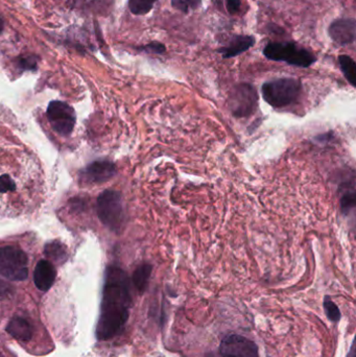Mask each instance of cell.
Instances as JSON below:
<instances>
[{
    "label": "cell",
    "mask_w": 356,
    "mask_h": 357,
    "mask_svg": "<svg viewBox=\"0 0 356 357\" xmlns=\"http://www.w3.org/2000/svg\"><path fill=\"white\" fill-rule=\"evenodd\" d=\"M302 84L300 79L282 77L263 84L261 88L263 100L273 108H286L295 104L300 98Z\"/></svg>",
    "instance_id": "cell-2"
},
{
    "label": "cell",
    "mask_w": 356,
    "mask_h": 357,
    "mask_svg": "<svg viewBox=\"0 0 356 357\" xmlns=\"http://www.w3.org/2000/svg\"><path fill=\"white\" fill-rule=\"evenodd\" d=\"M6 331L20 342H29L33 337V327L29 321L20 317H15L8 322Z\"/></svg>",
    "instance_id": "cell-13"
},
{
    "label": "cell",
    "mask_w": 356,
    "mask_h": 357,
    "mask_svg": "<svg viewBox=\"0 0 356 357\" xmlns=\"http://www.w3.org/2000/svg\"><path fill=\"white\" fill-rule=\"evenodd\" d=\"M157 0H129V8L134 15H146L152 10Z\"/></svg>",
    "instance_id": "cell-18"
},
{
    "label": "cell",
    "mask_w": 356,
    "mask_h": 357,
    "mask_svg": "<svg viewBox=\"0 0 356 357\" xmlns=\"http://www.w3.org/2000/svg\"><path fill=\"white\" fill-rule=\"evenodd\" d=\"M269 60L286 62L293 66L307 68L316 62L315 56L304 48L293 43H270L263 50Z\"/></svg>",
    "instance_id": "cell-4"
},
{
    "label": "cell",
    "mask_w": 356,
    "mask_h": 357,
    "mask_svg": "<svg viewBox=\"0 0 356 357\" xmlns=\"http://www.w3.org/2000/svg\"><path fill=\"white\" fill-rule=\"evenodd\" d=\"M3 31V20H2L1 16H0V33Z\"/></svg>",
    "instance_id": "cell-26"
},
{
    "label": "cell",
    "mask_w": 356,
    "mask_h": 357,
    "mask_svg": "<svg viewBox=\"0 0 356 357\" xmlns=\"http://www.w3.org/2000/svg\"><path fill=\"white\" fill-rule=\"evenodd\" d=\"M228 107L236 119H246L254 114L258 107V94L250 84L235 86L230 93Z\"/></svg>",
    "instance_id": "cell-6"
},
{
    "label": "cell",
    "mask_w": 356,
    "mask_h": 357,
    "mask_svg": "<svg viewBox=\"0 0 356 357\" xmlns=\"http://www.w3.org/2000/svg\"><path fill=\"white\" fill-rule=\"evenodd\" d=\"M116 167L109 161H98L90 165L84 171L83 180L89 184L107 182L116 175Z\"/></svg>",
    "instance_id": "cell-10"
},
{
    "label": "cell",
    "mask_w": 356,
    "mask_h": 357,
    "mask_svg": "<svg viewBox=\"0 0 356 357\" xmlns=\"http://www.w3.org/2000/svg\"><path fill=\"white\" fill-rule=\"evenodd\" d=\"M347 357H355V343H353L350 352H349L348 356Z\"/></svg>",
    "instance_id": "cell-25"
},
{
    "label": "cell",
    "mask_w": 356,
    "mask_h": 357,
    "mask_svg": "<svg viewBox=\"0 0 356 357\" xmlns=\"http://www.w3.org/2000/svg\"><path fill=\"white\" fill-rule=\"evenodd\" d=\"M219 350L223 357H259L256 344L242 335H228L222 342Z\"/></svg>",
    "instance_id": "cell-8"
},
{
    "label": "cell",
    "mask_w": 356,
    "mask_h": 357,
    "mask_svg": "<svg viewBox=\"0 0 356 357\" xmlns=\"http://www.w3.org/2000/svg\"><path fill=\"white\" fill-rule=\"evenodd\" d=\"M98 215L107 228L114 232L121 230L125 222V208L118 191L106 190L98 197Z\"/></svg>",
    "instance_id": "cell-3"
},
{
    "label": "cell",
    "mask_w": 356,
    "mask_h": 357,
    "mask_svg": "<svg viewBox=\"0 0 356 357\" xmlns=\"http://www.w3.org/2000/svg\"><path fill=\"white\" fill-rule=\"evenodd\" d=\"M45 255L48 258L56 260V261H63L66 259L67 253L64 245L59 241H52L48 243L45 247Z\"/></svg>",
    "instance_id": "cell-17"
},
{
    "label": "cell",
    "mask_w": 356,
    "mask_h": 357,
    "mask_svg": "<svg viewBox=\"0 0 356 357\" xmlns=\"http://www.w3.org/2000/svg\"><path fill=\"white\" fill-rule=\"evenodd\" d=\"M12 293V287L4 281L0 280V298L8 297Z\"/></svg>",
    "instance_id": "cell-24"
},
{
    "label": "cell",
    "mask_w": 356,
    "mask_h": 357,
    "mask_svg": "<svg viewBox=\"0 0 356 357\" xmlns=\"http://www.w3.org/2000/svg\"><path fill=\"white\" fill-rule=\"evenodd\" d=\"M339 62H340L341 69H342L347 81L350 83L351 86L355 87L356 79L355 61L353 60L351 56L342 54V56H340V58H339Z\"/></svg>",
    "instance_id": "cell-16"
},
{
    "label": "cell",
    "mask_w": 356,
    "mask_h": 357,
    "mask_svg": "<svg viewBox=\"0 0 356 357\" xmlns=\"http://www.w3.org/2000/svg\"><path fill=\"white\" fill-rule=\"evenodd\" d=\"M254 44L255 39L252 36H235L230 41L229 45L219 48V52L225 59L234 58V56L250 50Z\"/></svg>",
    "instance_id": "cell-12"
},
{
    "label": "cell",
    "mask_w": 356,
    "mask_h": 357,
    "mask_svg": "<svg viewBox=\"0 0 356 357\" xmlns=\"http://www.w3.org/2000/svg\"><path fill=\"white\" fill-rule=\"evenodd\" d=\"M141 50H144L146 52H152V54H160L165 52V46L163 44L159 43V42H152V43L144 46Z\"/></svg>",
    "instance_id": "cell-22"
},
{
    "label": "cell",
    "mask_w": 356,
    "mask_h": 357,
    "mask_svg": "<svg viewBox=\"0 0 356 357\" xmlns=\"http://www.w3.org/2000/svg\"><path fill=\"white\" fill-rule=\"evenodd\" d=\"M201 0H171V6L177 10L187 14L190 10L199 8Z\"/></svg>",
    "instance_id": "cell-20"
},
{
    "label": "cell",
    "mask_w": 356,
    "mask_h": 357,
    "mask_svg": "<svg viewBox=\"0 0 356 357\" xmlns=\"http://www.w3.org/2000/svg\"><path fill=\"white\" fill-rule=\"evenodd\" d=\"M330 35L339 45H348L355 41L356 22L355 19H338L330 24Z\"/></svg>",
    "instance_id": "cell-9"
},
{
    "label": "cell",
    "mask_w": 356,
    "mask_h": 357,
    "mask_svg": "<svg viewBox=\"0 0 356 357\" xmlns=\"http://www.w3.org/2000/svg\"><path fill=\"white\" fill-rule=\"evenodd\" d=\"M48 121L52 130L61 136H68L75 125V110L63 102H52L47 108Z\"/></svg>",
    "instance_id": "cell-7"
},
{
    "label": "cell",
    "mask_w": 356,
    "mask_h": 357,
    "mask_svg": "<svg viewBox=\"0 0 356 357\" xmlns=\"http://www.w3.org/2000/svg\"><path fill=\"white\" fill-rule=\"evenodd\" d=\"M29 258L14 245L0 248V275L12 281H23L29 276Z\"/></svg>",
    "instance_id": "cell-5"
},
{
    "label": "cell",
    "mask_w": 356,
    "mask_h": 357,
    "mask_svg": "<svg viewBox=\"0 0 356 357\" xmlns=\"http://www.w3.org/2000/svg\"><path fill=\"white\" fill-rule=\"evenodd\" d=\"M324 310H325L326 316L332 322L338 323L341 320L340 310L330 297H326L324 300Z\"/></svg>",
    "instance_id": "cell-19"
},
{
    "label": "cell",
    "mask_w": 356,
    "mask_h": 357,
    "mask_svg": "<svg viewBox=\"0 0 356 357\" xmlns=\"http://www.w3.org/2000/svg\"><path fill=\"white\" fill-rule=\"evenodd\" d=\"M344 187L342 190V195L340 199L341 211L344 215H349L353 210L355 209L356 205V193H355V178L351 180L350 183L341 185Z\"/></svg>",
    "instance_id": "cell-14"
},
{
    "label": "cell",
    "mask_w": 356,
    "mask_h": 357,
    "mask_svg": "<svg viewBox=\"0 0 356 357\" xmlns=\"http://www.w3.org/2000/svg\"><path fill=\"white\" fill-rule=\"evenodd\" d=\"M0 357H1V356H0Z\"/></svg>",
    "instance_id": "cell-27"
},
{
    "label": "cell",
    "mask_w": 356,
    "mask_h": 357,
    "mask_svg": "<svg viewBox=\"0 0 356 357\" xmlns=\"http://www.w3.org/2000/svg\"><path fill=\"white\" fill-rule=\"evenodd\" d=\"M16 190V182L10 175H2L0 177V192L8 193Z\"/></svg>",
    "instance_id": "cell-21"
},
{
    "label": "cell",
    "mask_w": 356,
    "mask_h": 357,
    "mask_svg": "<svg viewBox=\"0 0 356 357\" xmlns=\"http://www.w3.org/2000/svg\"><path fill=\"white\" fill-rule=\"evenodd\" d=\"M153 266L150 264H142L134 272L132 281L138 293L144 294L148 287L150 275H152Z\"/></svg>",
    "instance_id": "cell-15"
},
{
    "label": "cell",
    "mask_w": 356,
    "mask_h": 357,
    "mask_svg": "<svg viewBox=\"0 0 356 357\" xmlns=\"http://www.w3.org/2000/svg\"><path fill=\"white\" fill-rule=\"evenodd\" d=\"M242 0H227V10L230 14H236L240 10Z\"/></svg>",
    "instance_id": "cell-23"
},
{
    "label": "cell",
    "mask_w": 356,
    "mask_h": 357,
    "mask_svg": "<svg viewBox=\"0 0 356 357\" xmlns=\"http://www.w3.org/2000/svg\"><path fill=\"white\" fill-rule=\"evenodd\" d=\"M56 272L52 262L40 260L33 272V282L41 291H47L56 280Z\"/></svg>",
    "instance_id": "cell-11"
},
{
    "label": "cell",
    "mask_w": 356,
    "mask_h": 357,
    "mask_svg": "<svg viewBox=\"0 0 356 357\" xmlns=\"http://www.w3.org/2000/svg\"><path fill=\"white\" fill-rule=\"evenodd\" d=\"M132 298L127 275L117 266H110L106 272L102 310L96 328L100 341L112 339L123 331L129 320Z\"/></svg>",
    "instance_id": "cell-1"
}]
</instances>
